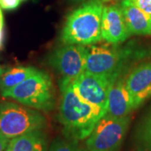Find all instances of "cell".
<instances>
[{"label":"cell","mask_w":151,"mask_h":151,"mask_svg":"<svg viewBox=\"0 0 151 151\" xmlns=\"http://www.w3.org/2000/svg\"><path fill=\"white\" fill-rule=\"evenodd\" d=\"M60 89V103L58 118L63 126L64 134L69 139H85L107 112L80 98L76 93L70 79L61 78Z\"/></svg>","instance_id":"6da1fadb"},{"label":"cell","mask_w":151,"mask_h":151,"mask_svg":"<svg viewBox=\"0 0 151 151\" xmlns=\"http://www.w3.org/2000/svg\"><path fill=\"white\" fill-rule=\"evenodd\" d=\"M103 7L101 0H89L69 14L61 31L62 42L86 46L102 40Z\"/></svg>","instance_id":"7a4b0ae2"},{"label":"cell","mask_w":151,"mask_h":151,"mask_svg":"<svg viewBox=\"0 0 151 151\" xmlns=\"http://www.w3.org/2000/svg\"><path fill=\"white\" fill-rule=\"evenodd\" d=\"M141 51L119 45H92L88 48L85 71L109 76H123L132 60L140 58Z\"/></svg>","instance_id":"3957f363"},{"label":"cell","mask_w":151,"mask_h":151,"mask_svg":"<svg viewBox=\"0 0 151 151\" xmlns=\"http://www.w3.org/2000/svg\"><path fill=\"white\" fill-rule=\"evenodd\" d=\"M2 96L10 97L36 110L50 111L55 103L54 87L50 76L39 70Z\"/></svg>","instance_id":"277c9868"},{"label":"cell","mask_w":151,"mask_h":151,"mask_svg":"<svg viewBox=\"0 0 151 151\" xmlns=\"http://www.w3.org/2000/svg\"><path fill=\"white\" fill-rule=\"evenodd\" d=\"M45 124V119L33 108L9 102L0 103V133L9 139L42 130Z\"/></svg>","instance_id":"5b68a950"},{"label":"cell","mask_w":151,"mask_h":151,"mask_svg":"<svg viewBox=\"0 0 151 151\" xmlns=\"http://www.w3.org/2000/svg\"><path fill=\"white\" fill-rule=\"evenodd\" d=\"M129 117L116 118L106 113L86 138L87 151H118L129 129Z\"/></svg>","instance_id":"8992f818"},{"label":"cell","mask_w":151,"mask_h":151,"mask_svg":"<svg viewBox=\"0 0 151 151\" xmlns=\"http://www.w3.org/2000/svg\"><path fill=\"white\" fill-rule=\"evenodd\" d=\"M88 48L85 45L64 44L49 57V63L62 78L73 80L86 70Z\"/></svg>","instance_id":"52a82bcc"},{"label":"cell","mask_w":151,"mask_h":151,"mask_svg":"<svg viewBox=\"0 0 151 151\" xmlns=\"http://www.w3.org/2000/svg\"><path fill=\"white\" fill-rule=\"evenodd\" d=\"M117 76L96 75L84 71L71 80L76 93L86 103L107 112L111 82Z\"/></svg>","instance_id":"ba28073f"},{"label":"cell","mask_w":151,"mask_h":151,"mask_svg":"<svg viewBox=\"0 0 151 151\" xmlns=\"http://www.w3.org/2000/svg\"><path fill=\"white\" fill-rule=\"evenodd\" d=\"M130 35L120 5L104 6L102 15L103 40L111 45H119L126 41Z\"/></svg>","instance_id":"9c48e42d"},{"label":"cell","mask_w":151,"mask_h":151,"mask_svg":"<svg viewBox=\"0 0 151 151\" xmlns=\"http://www.w3.org/2000/svg\"><path fill=\"white\" fill-rule=\"evenodd\" d=\"M125 78L124 75L115 77L108 91L107 113L116 118L129 117V113L135 109Z\"/></svg>","instance_id":"30bf717a"},{"label":"cell","mask_w":151,"mask_h":151,"mask_svg":"<svg viewBox=\"0 0 151 151\" xmlns=\"http://www.w3.org/2000/svg\"><path fill=\"white\" fill-rule=\"evenodd\" d=\"M135 109L151 97V62L134 67L125 78Z\"/></svg>","instance_id":"8fae6325"},{"label":"cell","mask_w":151,"mask_h":151,"mask_svg":"<svg viewBox=\"0 0 151 151\" xmlns=\"http://www.w3.org/2000/svg\"><path fill=\"white\" fill-rule=\"evenodd\" d=\"M120 7L131 35H151V16L131 0H121Z\"/></svg>","instance_id":"7c38bea8"},{"label":"cell","mask_w":151,"mask_h":151,"mask_svg":"<svg viewBox=\"0 0 151 151\" xmlns=\"http://www.w3.org/2000/svg\"><path fill=\"white\" fill-rule=\"evenodd\" d=\"M8 151H46V139L42 130H36L14 138L7 147Z\"/></svg>","instance_id":"4fadbf2b"},{"label":"cell","mask_w":151,"mask_h":151,"mask_svg":"<svg viewBox=\"0 0 151 151\" xmlns=\"http://www.w3.org/2000/svg\"><path fill=\"white\" fill-rule=\"evenodd\" d=\"M37 70L31 66H17L3 74L0 78L1 94L3 95L18 86Z\"/></svg>","instance_id":"5bb4252c"},{"label":"cell","mask_w":151,"mask_h":151,"mask_svg":"<svg viewBox=\"0 0 151 151\" xmlns=\"http://www.w3.org/2000/svg\"><path fill=\"white\" fill-rule=\"evenodd\" d=\"M136 139L138 151H151V110L140 124Z\"/></svg>","instance_id":"9a60e30c"},{"label":"cell","mask_w":151,"mask_h":151,"mask_svg":"<svg viewBox=\"0 0 151 151\" xmlns=\"http://www.w3.org/2000/svg\"><path fill=\"white\" fill-rule=\"evenodd\" d=\"M49 151H87L78 144V140L72 139H56L50 146Z\"/></svg>","instance_id":"2e32d148"},{"label":"cell","mask_w":151,"mask_h":151,"mask_svg":"<svg viewBox=\"0 0 151 151\" xmlns=\"http://www.w3.org/2000/svg\"><path fill=\"white\" fill-rule=\"evenodd\" d=\"M140 9L151 16V0H131Z\"/></svg>","instance_id":"e0dca14e"},{"label":"cell","mask_w":151,"mask_h":151,"mask_svg":"<svg viewBox=\"0 0 151 151\" xmlns=\"http://www.w3.org/2000/svg\"><path fill=\"white\" fill-rule=\"evenodd\" d=\"M20 2L21 0H0V8L7 10L14 9L19 7Z\"/></svg>","instance_id":"ac0fdd59"},{"label":"cell","mask_w":151,"mask_h":151,"mask_svg":"<svg viewBox=\"0 0 151 151\" xmlns=\"http://www.w3.org/2000/svg\"><path fill=\"white\" fill-rule=\"evenodd\" d=\"M10 139L6 138L5 136L0 133V151H5L7 150V147L9 144Z\"/></svg>","instance_id":"d6986e66"},{"label":"cell","mask_w":151,"mask_h":151,"mask_svg":"<svg viewBox=\"0 0 151 151\" xmlns=\"http://www.w3.org/2000/svg\"><path fill=\"white\" fill-rule=\"evenodd\" d=\"M4 29V15H3V12L0 8V30H3Z\"/></svg>","instance_id":"ffe728a7"},{"label":"cell","mask_w":151,"mask_h":151,"mask_svg":"<svg viewBox=\"0 0 151 151\" xmlns=\"http://www.w3.org/2000/svg\"><path fill=\"white\" fill-rule=\"evenodd\" d=\"M3 35H4V32H3V30H0V46H1L2 42H3Z\"/></svg>","instance_id":"44dd1931"},{"label":"cell","mask_w":151,"mask_h":151,"mask_svg":"<svg viewBox=\"0 0 151 151\" xmlns=\"http://www.w3.org/2000/svg\"><path fill=\"white\" fill-rule=\"evenodd\" d=\"M103 3H108V2H113V1H119V0H101Z\"/></svg>","instance_id":"7402d4cb"},{"label":"cell","mask_w":151,"mask_h":151,"mask_svg":"<svg viewBox=\"0 0 151 151\" xmlns=\"http://www.w3.org/2000/svg\"><path fill=\"white\" fill-rule=\"evenodd\" d=\"M3 74H4V70H3L2 67L0 66V78H1V76H3Z\"/></svg>","instance_id":"603a6c76"},{"label":"cell","mask_w":151,"mask_h":151,"mask_svg":"<svg viewBox=\"0 0 151 151\" xmlns=\"http://www.w3.org/2000/svg\"><path fill=\"white\" fill-rule=\"evenodd\" d=\"M5 151H8V150H6Z\"/></svg>","instance_id":"cb8c5ba5"},{"label":"cell","mask_w":151,"mask_h":151,"mask_svg":"<svg viewBox=\"0 0 151 151\" xmlns=\"http://www.w3.org/2000/svg\"><path fill=\"white\" fill-rule=\"evenodd\" d=\"M21 1H22V0H21Z\"/></svg>","instance_id":"d4e9b609"}]
</instances>
